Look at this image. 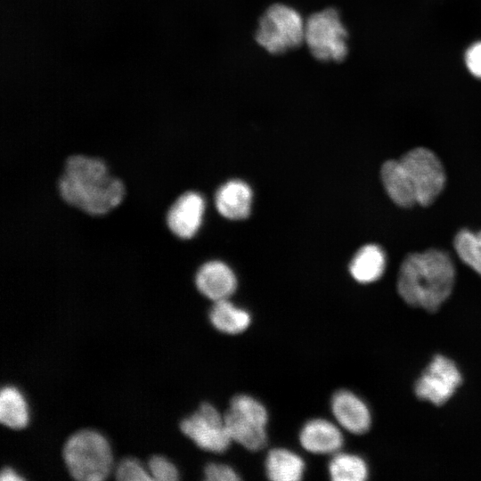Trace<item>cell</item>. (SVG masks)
Segmentation results:
<instances>
[{"mask_svg":"<svg viewBox=\"0 0 481 481\" xmlns=\"http://www.w3.org/2000/svg\"><path fill=\"white\" fill-rule=\"evenodd\" d=\"M57 190L65 203L92 216L113 210L125 196L123 182L110 173L106 162L84 154L66 158Z\"/></svg>","mask_w":481,"mask_h":481,"instance_id":"cell-1","label":"cell"},{"mask_svg":"<svg viewBox=\"0 0 481 481\" xmlns=\"http://www.w3.org/2000/svg\"><path fill=\"white\" fill-rule=\"evenodd\" d=\"M380 176L389 198L398 206H428L445 183V172L438 157L430 150L417 147L399 159L386 161Z\"/></svg>","mask_w":481,"mask_h":481,"instance_id":"cell-2","label":"cell"},{"mask_svg":"<svg viewBox=\"0 0 481 481\" xmlns=\"http://www.w3.org/2000/svg\"><path fill=\"white\" fill-rule=\"evenodd\" d=\"M454 280L450 256L430 249L406 256L399 269L397 291L408 305L435 312L451 295Z\"/></svg>","mask_w":481,"mask_h":481,"instance_id":"cell-3","label":"cell"},{"mask_svg":"<svg viewBox=\"0 0 481 481\" xmlns=\"http://www.w3.org/2000/svg\"><path fill=\"white\" fill-rule=\"evenodd\" d=\"M63 459L69 473L77 480L105 479L112 468V453L106 438L97 431L84 429L66 441Z\"/></svg>","mask_w":481,"mask_h":481,"instance_id":"cell-4","label":"cell"},{"mask_svg":"<svg viewBox=\"0 0 481 481\" xmlns=\"http://www.w3.org/2000/svg\"><path fill=\"white\" fill-rule=\"evenodd\" d=\"M256 41L273 54L297 48L305 41V21L293 8L273 4L259 20Z\"/></svg>","mask_w":481,"mask_h":481,"instance_id":"cell-5","label":"cell"},{"mask_svg":"<svg viewBox=\"0 0 481 481\" xmlns=\"http://www.w3.org/2000/svg\"><path fill=\"white\" fill-rule=\"evenodd\" d=\"M224 419L232 441L250 451H258L266 444L268 414L265 406L252 396H233Z\"/></svg>","mask_w":481,"mask_h":481,"instance_id":"cell-6","label":"cell"},{"mask_svg":"<svg viewBox=\"0 0 481 481\" xmlns=\"http://www.w3.org/2000/svg\"><path fill=\"white\" fill-rule=\"evenodd\" d=\"M346 38V30L335 9L313 13L305 22V42L320 61H343L347 54Z\"/></svg>","mask_w":481,"mask_h":481,"instance_id":"cell-7","label":"cell"},{"mask_svg":"<svg viewBox=\"0 0 481 481\" xmlns=\"http://www.w3.org/2000/svg\"><path fill=\"white\" fill-rule=\"evenodd\" d=\"M182 432L200 448L212 452H225L232 441L224 416L209 403L200 404L198 411L181 421Z\"/></svg>","mask_w":481,"mask_h":481,"instance_id":"cell-8","label":"cell"},{"mask_svg":"<svg viewBox=\"0 0 481 481\" xmlns=\"http://www.w3.org/2000/svg\"><path fill=\"white\" fill-rule=\"evenodd\" d=\"M461 382V373L452 361L436 355L415 385V394L436 405H442L454 394Z\"/></svg>","mask_w":481,"mask_h":481,"instance_id":"cell-9","label":"cell"},{"mask_svg":"<svg viewBox=\"0 0 481 481\" xmlns=\"http://www.w3.org/2000/svg\"><path fill=\"white\" fill-rule=\"evenodd\" d=\"M205 209V201L198 192L182 193L169 207L166 223L172 233L181 239L192 238L199 230Z\"/></svg>","mask_w":481,"mask_h":481,"instance_id":"cell-10","label":"cell"},{"mask_svg":"<svg viewBox=\"0 0 481 481\" xmlns=\"http://www.w3.org/2000/svg\"><path fill=\"white\" fill-rule=\"evenodd\" d=\"M198 290L213 301L228 299L235 291L237 280L231 268L220 261L203 264L195 276Z\"/></svg>","mask_w":481,"mask_h":481,"instance_id":"cell-11","label":"cell"},{"mask_svg":"<svg viewBox=\"0 0 481 481\" xmlns=\"http://www.w3.org/2000/svg\"><path fill=\"white\" fill-rule=\"evenodd\" d=\"M331 410L338 422L347 431L363 434L371 426V414L366 404L355 394L339 390L331 400Z\"/></svg>","mask_w":481,"mask_h":481,"instance_id":"cell-12","label":"cell"},{"mask_svg":"<svg viewBox=\"0 0 481 481\" xmlns=\"http://www.w3.org/2000/svg\"><path fill=\"white\" fill-rule=\"evenodd\" d=\"M299 441L301 445L313 453H332L343 444L340 430L330 421L314 419L302 428Z\"/></svg>","mask_w":481,"mask_h":481,"instance_id":"cell-13","label":"cell"},{"mask_svg":"<svg viewBox=\"0 0 481 481\" xmlns=\"http://www.w3.org/2000/svg\"><path fill=\"white\" fill-rule=\"evenodd\" d=\"M252 192L243 181L231 180L216 192L215 201L218 212L229 219L246 218L250 211Z\"/></svg>","mask_w":481,"mask_h":481,"instance_id":"cell-14","label":"cell"},{"mask_svg":"<svg viewBox=\"0 0 481 481\" xmlns=\"http://www.w3.org/2000/svg\"><path fill=\"white\" fill-rule=\"evenodd\" d=\"M386 267V256L376 244L362 247L354 256L349 265L351 275L361 283H370L379 280Z\"/></svg>","mask_w":481,"mask_h":481,"instance_id":"cell-15","label":"cell"},{"mask_svg":"<svg viewBox=\"0 0 481 481\" xmlns=\"http://www.w3.org/2000/svg\"><path fill=\"white\" fill-rule=\"evenodd\" d=\"M305 463L301 457L283 448L271 450L265 460V472L274 481H298L302 478Z\"/></svg>","mask_w":481,"mask_h":481,"instance_id":"cell-16","label":"cell"},{"mask_svg":"<svg viewBox=\"0 0 481 481\" xmlns=\"http://www.w3.org/2000/svg\"><path fill=\"white\" fill-rule=\"evenodd\" d=\"M209 320L217 330L238 334L249 326L251 317L246 310L237 307L228 299H224L215 302L209 312Z\"/></svg>","mask_w":481,"mask_h":481,"instance_id":"cell-17","label":"cell"},{"mask_svg":"<svg viewBox=\"0 0 481 481\" xmlns=\"http://www.w3.org/2000/svg\"><path fill=\"white\" fill-rule=\"evenodd\" d=\"M0 421L11 428H22L29 421L26 401L14 387L7 386L0 393Z\"/></svg>","mask_w":481,"mask_h":481,"instance_id":"cell-18","label":"cell"},{"mask_svg":"<svg viewBox=\"0 0 481 481\" xmlns=\"http://www.w3.org/2000/svg\"><path fill=\"white\" fill-rule=\"evenodd\" d=\"M329 472L334 481H363L367 478L368 468L356 455L338 453L330 462Z\"/></svg>","mask_w":481,"mask_h":481,"instance_id":"cell-19","label":"cell"},{"mask_svg":"<svg viewBox=\"0 0 481 481\" xmlns=\"http://www.w3.org/2000/svg\"><path fill=\"white\" fill-rule=\"evenodd\" d=\"M454 249L460 258L481 275V231L462 229L455 236Z\"/></svg>","mask_w":481,"mask_h":481,"instance_id":"cell-20","label":"cell"},{"mask_svg":"<svg viewBox=\"0 0 481 481\" xmlns=\"http://www.w3.org/2000/svg\"><path fill=\"white\" fill-rule=\"evenodd\" d=\"M115 476L120 481H146L152 480L148 469L134 458L122 460L116 468Z\"/></svg>","mask_w":481,"mask_h":481,"instance_id":"cell-21","label":"cell"},{"mask_svg":"<svg viewBox=\"0 0 481 481\" xmlns=\"http://www.w3.org/2000/svg\"><path fill=\"white\" fill-rule=\"evenodd\" d=\"M147 467L152 480L175 481L178 478L175 466L164 456H151L148 461Z\"/></svg>","mask_w":481,"mask_h":481,"instance_id":"cell-22","label":"cell"},{"mask_svg":"<svg viewBox=\"0 0 481 481\" xmlns=\"http://www.w3.org/2000/svg\"><path fill=\"white\" fill-rule=\"evenodd\" d=\"M205 479L208 481H237L238 473L230 466L221 463H209L204 470Z\"/></svg>","mask_w":481,"mask_h":481,"instance_id":"cell-23","label":"cell"},{"mask_svg":"<svg viewBox=\"0 0 481 481\" xmlns=\"http://www.w3.org/2000/svg\"><path fill=\"white\" fill-rule=\"evenodd\" d=\"M464 61L470 74L481 79V41L469 45L465 52Z\"/></svg>","mask_w":481,"mask_h":481,"instance_id":"cell-24","label":"cell"},{"mask_svg":"<svg viewBox=\"0 0 481 481\" xmlns=\"http://www.w3.org/2000/svg\"><path fill=\"white\" fill-rule=\"evenodd\" d=\"M0 480L1 481H20V480H23V477L18 475V473H16L15 470H13L12 469L5 467L1 471Z\"/></svg>","mask_w":481,"mask_h":481,"instance_id":"cell-25","label":"cell"}]
</instances>
